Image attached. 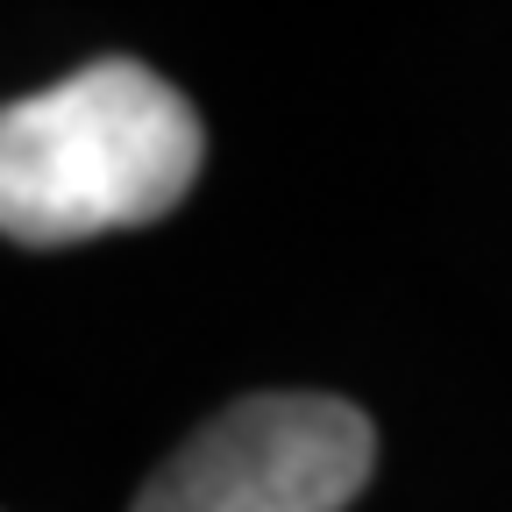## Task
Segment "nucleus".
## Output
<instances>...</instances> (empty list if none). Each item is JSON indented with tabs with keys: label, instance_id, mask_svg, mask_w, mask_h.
Segmentation results:
<instances>
[{
	"label": "nucleus",
	"instance_id": "nucleus-1",
	"mask_svg": "<svg viewBox=\"0 0 512 512\" xmlns=\"http://www.w3.org/2000/svg\"><path fill=\"white\" fill-rule=\"evenodd\" d=\"M207 164L192 100L136 57L22 93L0 114V228L22 249L164 221Z\"/></svg>",
	"mask_w": 512,
	"mask_h": 512
},
{
	"label": "nucleus",
	"instance_id": "nucleus-2",
	"mask_svg": "<svg viewBox=\"0 0 512 512\" xmlns=\"http://www.w3.org/2000/svg\"><path fill=\"white\" fill-rule=\"evenodd\" d=\"M377 470V427L335 392H256L185 434L128 512H342Z\"/></svg>",
	"mask_w": 512,
	"mask_h": 512
}]
</instances>
